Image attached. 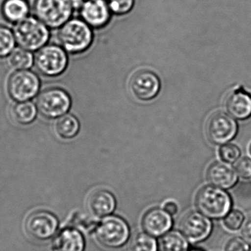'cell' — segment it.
<instances>
[{
    "instance_id": "cell-1",
    "label": "cell",
    "mask_w": 251,
    "mask_h": 251,
    "mask_svg": "<svg viewBox=\"0 0 251 251\" xmlns=\"http://www.w3.org/2000/svg\"><path fill=\"white\" fill-rule=\"evenodd\" d=\"M58 30V45L69 55L84 53L93 43L94 33L92 27L80 17L70 19Z\"/></svg>"
},
{
    "instance_id": "cell-2",
    "label": "cell",
    "mask_w": 251,
    "mask_h": 251,
    "mask_svg": "<svg viewBox=\"0 0 251 251\" xmlns=\"http://www.w3.org/2000/svg\"><path fill=\"white\" fill-rule=\"evenodd\" d=\"M13 31L17 45L32 52L39 51L50 39V29L32 16L14 25Z\"/></svg>"
},
{
    "instance_id": "cell-3",
    "label": "cell",
    "mask_w": 251,
    "mask_h": 251,
    "mask_svg": "<svg viewBox=\"0 0 251 251\" xmlns=\"http://www.w3.org/2000/svg\"><path fill=\"white\" fill-rule=\"evenodd\" d=\"M195 204L200 212L209 219L219 220L230 212L232 200L224 189L211 185L204 186L198 192Z\"/></svg>"
},
{
    "instance_id": "cell-4",
    "label": "cell",
    "mask_w": 251,
    "mask_h": 251,
    "mask_svg": "<svg viewBox=\"0 0 251 251\" xmlns=\"http://www.w3.org/2000/svg\"><path fill=\"white\" fill-rule=\"evenodd\" d=\"M75 10L72 0H35L34 17L50 29H59L70 19Z\"/></svg>"
},
{
    "instance_id": "cell-5",
    "label": "cell",
    "mask_w": 251,
    "mask_h": 251,
    "mask_svg": "<svg viewBox=\"0 0 251 251\" xmlns=\"http://www.w3.org/2000/svg\"><path fill=\"white\" fill-rule=\"evenodd\" d=\"M34 66L44 77H59L68 68L69 54L58 44L48 43L36 52Z\"/></svg>"
},
{
    "instance_id": "cell-6",
    "label": "cell",
    "mask_w": 251,
    "mask_h": 251,
    "mask_svg": "<svg viewBox=\"0 0 251 251\" xmlns=\"http://www.w3.org/2000/svg\"><path fill=\"white\" fill-rule=\"evenodd\" d=\"M39 114L44 118L54 120L68 114L73 105L71 95L65 89L50 87L40 92L36 98Z\"/></svg>"
},
{
    "instance_id": "cell-7",
    "label": "cell",
    "mask_w": 251,
    "mask_h": 251,
    "mask_svg": "<svg viewBox=\"0 0 251 251\" xmlns=\"http://www.w3.org/2000/svg\"><path fill=\"white\" fill-rule=\"evenodd\" d=\"M42 81L30 70L14 71L8 77L7 91L14 102L30 101L40 93Z\"/></svg>"
},
{
    "instance_id": "cell-8",
    "label": "cell",
    "mask_w": 251,
    "mask_h": 251,
    "mask_svg": "<svg viewBox=\"0 0 251 251\" xmlns=\"http://www.w3.org/2000/svg\"><path fill=\"white\" fill-rule=\"evenodd\" d=\"M95 230L98 242L108 248H121L127 243L130 236L127 222L118 216L104 217Z\"/></svg>"
},
{
    "instance_id": "cell-9",
    "label": "cell",
    "mask_w": 251,
    "mask_h": 251,
    "mask_svg": "<svg viewBox=\"0 0 251 251\" xmlns=\"http://www.w3.org/2000/svg\"><path fill=\"white\" fill-rule=\"evenodd\" d=\"M237 130V123L233 117L223 112L215 113L207 121V137L214 145H225L232 140Z\"/></svg>"
},
{
    "instance_id": "cell-10",
    "label": "cell",
    "mask_w": 251,
    "mask_h": 251,
    "mask_svg": "<svg viewBox=\"0 0 251 251\" xmlns=\"http://www.w3.org/2000/svg\"><path fill=\"white\" fill-rule=\"evenodd\" d=\"M58 219L48 211H34L25 222V229L29 236L36 240L45 241L50 239L58 228Z\"/></svg>"
},
{
    "instance_id": "cell-11",
    "label": "cell",
    "mask_w": 251,
    "mask_h": 251,
    "mask_svg": "<svg viewBox=\"0 0 251 251\" xmlns=\"http://www.w3.org/2000/svg\"><path fill=\"white\" fill-rule=\"evenodd\" d=\"M212 227L210 219L200 211H192L186 214L180 224L181 233L194 243L205 240L211 235Z\"/></svg>"
},
{
    "instance_id": "cell-12",
    "label": "cell",
    "mask_w": 251,
    "mask_h": 251,
    "mask_svg": "<svg viewBox=\"0 0 251 251\" xmlns=\"http://www.w3.org/2000/svg\"><path fill=\"white\" fill-rule=\"evenodd\" d=\"M160 87L159 78L150 70H140L130 79V90L141 100H150L155 98L159 92Z\"/></svg>"
},
{
    "instance_id": "cell-13",
    "label": "cell",
    "mask_w": 251,
    "mask_h": 251,
    "mask_svg": "<svg viewBox=\"0 0 251 251\" xmlns=\"http://www.w3.org/2000/svg\"><path fill=\"white\" fill-rule=\"evenodd\" d=\"M78 13L80 18L92 29L105 27L111 19V12L105 0H85Z\"/></svg>"
},
{
    "instance_id": "cell-14",
    "label": "cell",
    "mask_w": 251,
    "mask_h": 251,
    "mask_svg": "<svg viewBox=\"0 0 251 251\" xmlns=\"http://www.w3.org/2000/svg\"><path fill=\"white\" fill-rule=\"evenodd\" d=\"M173 225L172 216L163 208H154L149 210L142 220L144 230L154 237H160L168 233Z\"/></svg>"
},
{
    "instance_id": "cell-15",
    "label": "cell",
    "mask_w": 251,
    "mask_h": 251,
    "mask_svg": "<svg viewBox=\"0 0 251 251\" xmlns=\"http://www.w3.org/2000/svg\"><path fill=\"white\" fill-rule=\"evenodd\" d=\"M116 207L117 201L115 197L108 191L99 189L92 192L88 198V210L96 218L111 215Z\"/></svg>"
},
{
    "instance_id": "cell-16",
    "label": "cell",
    "mask_w": 251,
    "mask_h": 251,
    "mask_svg": "<svg viewBox=\"0 0 251 251\" xmlns=\"http://www.w3.org/2000/svg\"><path fill=\"white\" fill-rule=\"evenodd\" d=\"M236 170L230 164L215 162L211 164L207 172V178L212 186L223 189L233 187L238 181Z\"/></svg>"
},
{
    "instance_id": "cell-17",
    "label": "cell",
    "mask_w": 251,
    "mask_h": 251,
    "mask_svg": "<svg viewBox=\"0 0 251 251\" xmlns=\"http://www.w3.org/2000/svg\"><path fill=\"white\" fill-rule=\"evenodd\" d=\"M226 107L232 117L246 120L251 116V97L245 91H234L227 96Z\"/></svg>"
},
{
    "instance_id": "cell-18",
    "label": "cell",
    "mask_w": 251,
    "mask_h": 251,
    "mask_svg": "<svg viewBox=\"0 0 251 251\" xmlns=\"http://www.w3.org/2000/svg\"><path fill=\"white\" fill-rule=\"evenodd\" d=\"M55 249L56 251H84L83 234L73 227L64 229L55 239Z\"/></svg>"
},
{
    "instance_id": "cell-19",
    "label": "cell",
    "mask_w": 251,
    "mask_h": 251,
    "mask_svg": "<svg viewBox=\"0 0 251 251\" xmlns=\"http://www.w3.org/2000/svg\"><path fill=\"white\" fill-rule=\"evenodd\" d=\"M1 13L5 21L16 25L30 16V4L27 0H4Z\"/></svg>"
},
{
    "instance_id": "cell-20",
    "label": "cell",
    "mask_w": 251,
    "mask_h": 251,
    "mask_svg": "<svg viewBox=\"0 0 251 251\" xmlns=\"http://www.w3.org/2000/svg\"><path fill=\"white\" fill-rule=\"evenodd\" d=\"M39 111L33 101L14 102L10 108V116L13 121L20 126H28L34 123Z\"/></svg>"
},
{
    "instance_id": "cell-21",
    "label": "cell",
    "mask_w": 251,
    "mask_h": 251,
    "mask_svg": "<svg viewBox=\"0 0 251 251\" xmlns=\"http://www.w3.org/2000/svg\"><path fill=\"white\" fill-rule=\"evenodd\" d=\"M54 130L61 139L64 140L74 139L80 132V121L75 116L68 113L55 120Z\"/></svg>"
},
{
    "instance_id": "cell-22",
    "label": "cell",
    "mask_w": 251,
    "mask_h": 251,
    "mask_svg": "<svg viewBox=\"0 0 251 251\" xmlns=\"http://www.w3.org/2000/svg\"><path fill=\"white\" fill-rule=\"evenodd\" d=\"M34 58L33 52L17 47L6 58L7 64L14 71L30 70L34 66Z\"/></svg>"
},
{
    "instance_id": "cell-23",
    "label": "cell",
    "mask_w": 251,
    "mask_h": 251,
    "mask_svg": "<svg viewBox=\"0 0 251 251\" xmlns=\"http://www.w3.org/2000/svg\"><path fill=\"white\" fill-rule=\"evenodd\" d=\"M164 251H188L189 242L186 236L177 230L169 231L164 235L161 241Z\"/></svg>"
},
{
    "instance_id": "cell-24",
    "label": "cell",
    "mask_w": 251,
    "mask_h": 251,
    "mask_svg": "<svg viewBox=\"0 0 251 251\" xmlns=\"http://www.w3.org/2000/svg\"><path fill=\"white\" fill-rule=\"evenodd\" d=\"M14 31L7 26L0 25V59L8 58L17 47Z\"/></svg>"
},
{
    "instance_id": "cell-25",
    "label": "cell",
    "mask_w": 251,
    "mask_h": 251,
    "mask_svg": "<svg viewBox=\"0 0 251 251\" xmlns=\"http://www.w3.org/2000/svg\"><path fill=\"white\" fill-rule=\"evenodd\" d=\"M132 251H158V242L147 233H139L131 244Z\"/></svg>"
},
{
    "instance_id": "cell-26",
    "label": "cell",
    "mask_w": 251,
    "mask_h": 251,
    "mask_svg": "<svg viewBox=\"0 0 251 251\" xmlns=\"http://www.w3.org/2000/svg\"><path fill=\"white\" fill-rule=\"evenodd\" d=\"M219 155L223 162L233 164L239 160L241 151L237 146L233 144H225L220 148Z\"/></svg>"
},
{
    "instance_id": "cell-27",
    "label": "cell",
    "mask_w": 251,
    "mask_h": 251,
    "mask_svg": "<svg viewBox=\"0 0 251 251\" xmlns=\"http://www.w3.org/2000/svg\"><path fill=\"white\" fill-rule=\"evenodd\" d=\"M245 216L239 210H232L223 220V224L226 228L230 230H237L243 226Z\"/></svg>"
},
{
    "instance_id": "cell-28",
    "label": "cell",
    "mask_w": 251,
    "mask_h": 251,
    "mask_svg": "<svg viewBox=\"0 0 251 251\" xmlns=\"http://www.w3.org/2000/svg\"><path fill=\"white\" fill-rule=\"evenodd\" d=\"M111 12L122 14L128 13L134 5L135 0H105Z\"/></svg>"
},
{
    "instance_id": "cell-29",
    "label": "cell",
    "mask_w": 251,
    "mask_h": 251,
    "mask_svg": "<svg viewBox=\"0 0 251 251\" xmlns=\"http://www.w3.org/2000/svg\"><path fill=\"white\" fill-rule=\"evenodd\" d=\"M235 170L238 176L242 178H251V158L249 157H242L238 160Z\"/></svg>"
},
{
    "instance_id": "cell-30",
    "label": "cell",
    "mask_w": 251,
    "mask_h": 251,
    "mask_svg": "<svg viewBox=\"0 0 251 251\" xmlns=\"http://www.w3.org/2000/svg\"><path fill=\"white\" fill-rule=\"evenodd\" d=\"M225 251H251V247L245 239L237 236L227 241Z\"/></svg>"
},
{
    "instance_id": "cell-31",
    "label": "cell",
    "mask_w": 251,
    "mask_h": 251,
    "mask_svg": "<svg viewBox=\"0 0 251 251\" xmlns=\"http://www.w3.org/2000/svg\"><path fill=\"white\" fill-rule=\"evenodd\" d=\"M242 233L244 239L248 243H251V217H250L242 226Z\"/></svg>"
},
{
    "instance_id": "cell-32",
    "label": "cell",
    "mask_w": 251,
    "mask_h": 251,
    "mask_svg": "<svg viewBox=\"0 0 251 251\" xmlns=\"http://www.w3.org/2000/svg\"><path fill=\"white\" fill-rule=\"evenodd\" d=\"M163 209L167 211L170 215L173 216L177 214V211H178V206H177V204L174 202V201H169L164 203Z\"/></svg>"
},
{
    "instance_id": "cell-33",
    "label": "cell",
    "mask_w": 251,
    "mask_h": 251,
    "mask_svg": "<svg viewBox=\"0 0 251 251\" xmlns=\"http://www.w3.org/2000/svg\"><path fill=\"white\" fill-rule=\"evenodd\" d=\"M188 251H205L203 250L200 249V248H192V249H189Z\"/></svg>"
},
{
    "instance_id": "cell-34",
    "label": "cell",
    "mask_w": 251,
    "mask_h": 251,
    "mask_svg": "<svg viewBox=\"0 0 251 251\" xmlns=\"http://www.w3.org/2000/svg\"><path fill=\"white\" fill-rule=\"evenodd\" d=\"M249 153H250V155H251V145H250V146H249Z\"/></svg>"
},
{
    "instance_id": "cell-35",
    "label": "cell",
    "mask_w": 251,
    "mask_h": 251,
    "mask_svg": "<svg viewBox=\"0 0 251 251\" xmlns=\"http://www.w3.org/2000/svg\"></svg>"
}]
</instances>
